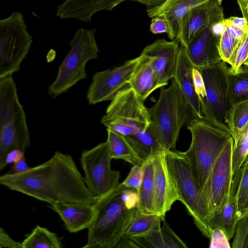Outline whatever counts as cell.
Here are the masks:
<instances>
[{
	"mask_svg": "<svg viewBox=\"0 0 248 248\" xmlns=\"http://www.w3.org/2000/svg\"><path fill=\"white\" fill-rule=\"evenodd\" d=\"M0 184L49 204L60 202L94 205L96 201L71 155L59 151L25 172L1 175Z\"/></svg>",
	"mask_w": 248,
	"mask_h": 248,
	"instance_id": "1",
	"label": "cell"
},
{
	"mask_svg": "<svg viewBox=\"0 0 248 248\" xmlns=\"http://www.w3.org/2000/svg\"><path fill=\"white\" fill-rule=\"evenodd\" d=\"M123 185L96 200L95 215L88 229L84 248H112L124 236L136 215L138 209L128 208L120 197Z\"/></svg>",
	"mask_w": 248,
	"mask_h": 248,
	"instance_id": "2",
	"label": "cell"
},
{
	"mask_svg": "<svg viewBox=\"0 0 248 248\" xmlns=\"http://www.w3.org/2000/svg\"><path fill=\"white\" fill-rule=\"evenodd\" d=\"M150 127L167 150H175L181 129L198 117L174 78L168 88H160L159 98L148 108Z\"/></svg>",
	"mask_w": 248,
	"mask_h": 248,
	"instance_id": "3",
	"label": "cell"
},
{
	"mask_svg": "<svg viewBox=\"0 0 248 248\" xmlns=\"http://www.w3.org/2000/svg\"><path fill=\"white\" fill-rule=\"evenodd\" d=\"M31 141L26 117L12 76L0 78V170L6 155L18 149L25 153Z\"/></svg>",
	"mask_w": 248,
	"mask_h": 248,
	"instance_id": "4",
	"label": "cell"
},
{
	"mask_svg": "<svg viewBox=\"0 0 248 248\" xmlns=\"http://www.w3.org/2000/svg\"><path fill=\"white\" fill-rule=\"evenodd\" d=\"M192 140L183 152L200 190L218 155L232 137L231 134L204 119L196 118L187 126Z\"/></svg>",
	"mask_w": 248,
	"mask_h": 248,
	"instance_id": "5",
	"label": "cell"
},
{
	"mask_svg": "<svg viewBox=\"0 0 248 248\" xmlns=\"http://www.w3.org/2000/svg\"><path fill=\"white\" fill-rule=\"evenodd\" d=\"M94 29L77 30L69 45L71 48L59 67L54 81L48 87L49 95L55 98L67 92L79 81L87 78L86 65L98 57L99 49Z\"/></svg>",
	"mask_w": 248,
	"mask_h": 248,
	"instance_id": "6",
	"label": "cell"
},
{
	"mask_svg": "<svg viewBox=\"0 0 248 248\" xmlns=\"http://www.w3.org/2000/svg\"><path fill=\"white\" fill-rule=\"evenodd\" d=\"M168 166L181 202L202 234L210 238L212 230L201 190L192 176L184 153L166 150Z\"/></svg>",
	"mask_w": 248,
	"mask_h": 248,
	"instance_id": "7",
	"label": "cell"
},
{
	"mask_svg": "<svg viewBox=\"0 0 248 248\" xmlns=\"http://www.w3.org/2000/svg\"><path fill=\"white\" fill-rule=\"evenodd\" d=\"M196 68L203 78L206 93L201 103L203 119L230 133L229 121L233 105L229 94V67L221 60Z\"/></svg>",
	"mask_w": 248,
	"mask_h": 248,
	"instance_id": "8",
	"label": "cell"
},
{
	"mask_svg": "<svg viewBox=\"0 0 248 248\" xmlns=\"http://www.w3.org/2000/svg\"><path fill=\"white\" fill-rule=\"evenodd\" d=\"M143 102L133 88H126L111 100L101 123L107 129L124 136L145 131L151 121Z\"/></svg>",
	"mask_w": 248,
	"mask_h": 248,
	"instance_id": "9",
	"label": "cell"
},
{
	"mask_svg": "<svg viewBox=\"0 0 248 248\" xmlns=\"http://www.w3.org/2000/svg\"><path fill=\"white\" fill-rule=\"evenodd\" d=\"M32 41L22 13L14 12L0 20V78L19 70Z\"/></svg>",
	"mask_w": 248,
	"mask_h": 248,
	"instance_id": "10",
	"label": "cell"
},
{
	"mask_svg": "<svg viewBox=\"0 0 248 248\" xmlns=\"http://www.w3.org/2000/svg\"><path fill=\"white\" fill-rule=\"evenodd\" d=\"M111 160L106 141L81 153L80 162L84 180L96 200L109 193L120 184V173L111 169Z\"/></svg>",
	"mask_w": 248,
	"mask_h": 248,
	"instance_id": "11",
	"label": "cell"
},
{
	"mask_svg": "<svg viewBox=\"0 0 248 248\" xmlns=\"http://www.w3.org/2000/svg\"><path fill=\"white\" fill-rule=\"evenodd\" d=\"M233 144L232 137L217 158L201 190L209 220L229 199L232 178V162Z\"/></svg>",
	"mask_w": 248,
	"mask_h": 248,
	"instance_id": "12",
	"label": "cell"
},
{
	"mask_svg": "<svg viewBox=\"0 0 248 248\" xmlns=\"http://www.w3.org/2000/svg\"><path fill=\"white\" fill-rule=\"evenodd\" d=\"M140 55L122 65L95 73L87 92L90 105L111 100L121 91L130 86L132 77L140 61Z\"/></svg>",
	"mask_w": 248,
	"mask_h": 248,
	"instance_id": "13",
	"label": "cell"
},
{
	"mask_svg": "<svg viewBox=\"0 0 248 248\" xmlns=\"http://www.w3.org/2000/svg\"><path fill=\"white\" fill-rule=\"evenodd\" d=\"M180 45L178 37L171 41L159 38L145 46L140 53L149 58L160 88L174 78Z\"/></svg>",
	"mask_w": 248,
	"mask_h": 248,
	"instance_id": "14",
	"label": "cell"
},
{
	"mask_svg": "<svg viewBox=\"0 0 248 248\" xmlns=\"http://www.w3.org/2000/svg\"><path fill=\"white\" fill-rule=\"evenodd\" d=\"M225 19L222 0H210L192 9L182 17L179 35L185 47L206 28Z\"/></svg>",
	"mask_w": 248,
	"mask_h": 248,
	"instance_id": "15",
	"label": "cell"
},
{
	"mask_svg": "<svg viewBox=\"0 0 248 248\" xmlns=\"http://www.w3.org/2000/svg\"><path fill=\"white\" fill-rule=\"evenodd\" d=\"M155 183V213L164 219L166 213L176 201H180L175 184L169 170L166 149L153 158Z\"/></svg>",
	"mask_w": 248,
	"mask_h": 248,
	"instance_id": "16",
	"label": "cell"
},
{
	"mask_svg": "<svg viewBox=\"0 0 248 248\" xmlns=\"http://www.w3.org/2000/svg\"><path fill=\"white\" fill-rule=\"evenodd\" d=\"M163 222L162 226L145 235L135 237L123 236L116 248H187L186 243L165 220Z\"/></svg>",
	"mask_w": 248,
	"mask_h": 248,
	"instance_id": "17",
	"label": "cell"
},
{
	"mask_svg": "<svg viewBox=\"0 0 248 248\" xmlns=\"http://www.w3.org/2000/svg\"><path fill=\"white\" fill-rule=\"evenodd\" d=\"M210 0H167L159 7L147 9L150 18L161 17L167 22L169 39L173 40L180 34L181 23L184 16L192 9Z\"/></svg>",
	"mask_w": 248,
	"mask_h": 248,
	"instance_id": "18",
	"label": "cell"
},
{
	"mask_svg": "<svg viewBox=\"0 0 248 248\" xmlns=\"http://www.w3.org/2000/svg\"><path fill=\"white\" fill-rule=\"evenodd\" d=\"M126 0H65L59 5L56 16L62 19L74 18L91 21L93 16L101 11H111Z\"/></svg>",
	"mask_w": 248,
	"mask_h": 248,
	"instance_id": "19",
	"label": "cell"
},
{
	"mask_svg": "<svg viewBox=\"0 0 248 248\" xmlns=\"http://www.w3.org/2000/svg\"><path fill=\"white\" fill-rule=\"evenodd\" d=\"M63 221L66 230L76 233L88 229L95 215L93 205L80 203L56 202L49 204Z\"/></svg>",
	"mask_w": 248,
	"mask_h": 248,
	"instance_id": "20",
	"label": "cell"
},
{
	"mask_svg": "<svg viewBox=\"0 0 248 248\" xmlns=\"http://www.w3.org/2000/svg\"><path fill=\"white\" fill-rule=\"evenodd\" d=\"M219 39L210 28H206L186 46L195 68L209 66L221 61L218 48Z\"/></svg>",
	"mask_w": 248,
	"mask_h": 248,
	"instance_id": "21",
	"label": "cell"
},
{
	"mask_svg": "<svg viewBox=\"0 0 248 248\" xmlns=\"http://www.w3.org/2000/svg\"><path fill=\"white\" fill-rule=\"evenodd\" d=\"M195 67L190 60L186 48L180 44L177 63L174 78L187 102L199 118L203 119L200 99L194 85L192 70Z\"/></svg>",
	"mask_w": 248,
	"mask_h": 248,
	"instance_id": "22",
	"label": "cell"
},
{
	"mask_svg": "<svg viewBox=\"0 0 248 248\" xmlns=\"http://www.w3.org/2000/svg\"><path fill=\"white\" fill-rule=\"evenodd\" d=\"M140 55V61L129 85L144 102L153 92L159 87L149 58L143 54Z\"/></svg>",
	"mask_w": 248,
	"mask_h": 248,
	"instance_id": "23",
	"label": "cell"
},
{
	"mask_svg": "<svg viewBox=\"0 0 248 248\" xmlns=\"http://www.w3.org/2000/svg\"><path fill=\"white\" fill-rule=\"evenodd\" d=\"M107 143L110 158L124 160L133 166L142 165L144 161L139 156L125 136L107 129Z\"/></svg>",
	"mask_w": 248,
	"mask_h": 248,
	"instance_id": "24",
	"label": "cell"
},
{
	"mask_svg": "<svg viewBox=\"0 0 248 248\" xmlns=\"http://www.w3.org/2000/svg\"><path fill=\"white\" fill-rule=\"evenodd\" d=\"M142 167L143 178L137 190L139 198L138 209L143 214H154L155 192L153 158L144 161Z\"/></svg>",
	"mask_w": 248,
	"mask_h": 248,
	"instance_id": "25",
	"label": "cell"
},
{
	"mask_svg": "<svg viewBox=\"0 0 248 248\" xmlns=\"http://www.w3.org/2000/svg\"><path fill=\"white\" fill-rule=\"evenodd\" d=\"M229 201L236 202L240 218L248 211V155L232 177Z\"/></svg>",
	"mask_w": 248,
	"mask_h": 248,
	"instance_id": "26",
	"label": "cell"
},
{
	"mask_svg": "<svg viewBox=\"0 0 248 248\" xmlns=\"http://www.w3.org/2000/svg\"><path fill=\"white\" fill-rule=\"evenodd\" d=\"M125 137L144 161L153 158L162 149H165L150 125L145 131Z\"/></svg>",
	"mask_w": 248,
	"mask_h": 248,
	"instance_id": "27",
	"label": "cell"
},
{
	"mask_svg": "<svg viewBox=\"0 0 248 248\" xmlns=\"http://www.w3.org/2000/svg\"><path fill=\"white\" fill-rule=\"evenodd\" d=\"M240 217L234 201H228L217 210L209 220V225L213 231L221 230L230 241L233 237L236 224Z\"/></svg>",
	"mask_w": 248,
	"mask_h": 248,
	"instance_id": "28",
	"label": "cell"
},
{
	"mask_svg": "<svg viewBox=\"0 0 248 248\" xmlns=\"http://www.w3.org/2000/svg\"><path fill=\"white\" fill-rule=\"evenodd\" d=\"M23 248H61L62 238L47 229L37 225L25 235L21 242Z\"/></svg>",
	"mask_w": 248,
	"mask_h": 248,
	"instance_id": "29",
	"label": "cell"
},
{
	"mask_svg": "<svg viewBox=\"0 0 248 248\" xmlns=\"http://www.w3.org/2000/svg\"><path fill=\"white\" fill-rule=\"evenodd\" d=\"M164 219L156 214H143L139 210L124 236L135 237L145 235L161 227Z\"/></svg>",
	"mask_w": 248,
	"mask_h": 248,
	"instance_id": "30",
	"label": "cell"
},
{
	"mask_svg": "<svg viewBox=\"0 0 248 248\" xmlns=\"http://www.w3.org/2000/svg\"><path fill=\"white\" fill-rule=\"evenodd\" d=\"M228 87L232 105L248 100V66L242 65L236 74L229 73Z\"/></svg>",
	"mask_w": 248,
	"mask_h": 248,
	"instance_id": "31",
	"label": "cell"
},
{
	"mask_svg": "<svg viewBox=\"0 0 248 248\" xmlns=\"http://www.w3.org/2000/svg\"><path fill=\"white\" fill-rule=\"evenodd\" d=\"M248 125V100L233 104L230 111L229 127L234 143Z\"/></svg>",
	"mask_w": 248,
	"mask_h": 248,
	"instance_id": "32",
	"label": "cell"
},
{
	"mask_svg": "<svg viewBox=\"0 0 248 248\" xmlns=\"http://www.w3.org/2000/svg\"><path fill=\"white\" fill-rule=\"evenodd\" d=\"M248 155V125L233 144L232 162V177L236 173Z\"/></svg>",
	"mask_w": 248,
	"mask_h": 248,
	"instance_id": "33",
	"label": "cell"
},
{
	"mask_svg": "<svg viewBox=\"0 0 248 248\" xmlns=\"http://www.w3.org/2000/svg\"><path fill=\"white\" fill-rule=\"evenodd\" d=\"M240 40L233 37L225 29L221 35L218 43V51L222 61L230 64Z\"/></svg>",
	"mask_w": 248,
	"mask_h": 248,
	"instance_id": "34",
	"label": "cell"
},
{
	"mask_svg": "<svg viewBox=\"0 0 248 248\" xmlns=\"http://www.w3.org/2000/svg\"><path fill=\"white\" fill-rule=\"evenodd\" d=\"M248 59V31L240 39L233 55L229 73L236 74Z\"/></svg>",
	"mask_w": 248,
	"mask_h": 248,
	"instance_id": "35",
	"label": "cell"
},
{
	"mask_svg": "<svg viewBox=\"0 0 248 248\" xmlns=\"http://www.w3.org/2000/svg\"><path fill=\"white\" fill-rule=\"evenodd\" d=\"M248 235V211L237 222L232 247L243 248Z\"/></svg>",
	"mask_w": 248,
	"mask_h": 248,
	"instance_id": "36",
	"label": "cell"
},
{
	"mask_svg": "<svg viewBox=\"0 0 248 248\" xmlns=\"http://www.w3.org/2000/svg\"><path fill=\"white\" fill-rule=\"evenodd\" d=\"M143 175L142 165H134L126 178L121 184L124 186L137 190L140 186Z\"/></svg>",
	"mask_w": 248,
	"mask_h": 248,
	"instance_id": "37",
	"label": "cell"
},
{
	"mask_svg": "<svg viewBox=\"0 0 248 248\" xmlns=\"http://www.w3.org/2000/svg\"><path fill=\"white\" fill-rule=\"evenodd\" d=\"M210 239V248H230L231 247L227 236L220 229H213Z\"/></svg>",
	"mask_w": 248,
	"mask_h": 248,
	"instance_id": "38",
	"label": "cell"
},
{
	"mask_svg": "<svg viewBox=\"0 0 248 248\" xmlns=\"http://www.w3.org/2000/svg\"><path fill=\"white\" fill-rule=\"evenodd\" d=\"M192 76L195 90L201 104L204 100L206 96L204 80L201 73L195 67H194L192 70Z\"/></svg>",
	"mask_w": 248,
	"mask_h": 248,
	"instance_id": "39",
	"label": "cell"
},
{
	"mask_svg": "<svg viewBox=\"0 0 248 248\" xmlns=\"http://www.w3.org/2000/svg\"><path fill=\"white\" fill-rule=\"evenodd\" d=\"M150 31L153 34L168 33L169 28L167 21L161 17L152 18L150 26Z\"/></svg>",
	"mask_w": 248,
	"mask_h": 248,
	"instance_id": "40",
	"label": "cell"
},
{
	"mask_svg": "<svg viewBox=\"0 0 248 248\" xmlns=\"http://www.w3.org/2000/svg\"><path fill=\"white\" fill-rule=\"evenodd\" d=\"M0 248H23L21 243L14 240L5 230L0 228Z\"/></svg>",
	"mask_w": 248,
	"mask_h": 248,
	"instance_id": "41",
	"label": "cell"
},
{
	"mask_svg": "<svg viewBox=\"0 0 248 248\" xmlns=\"http://www.w3.org/2000/svg\"><path fill=\"white\" fill-rule=\"evenodd\" d=\"M24 154L18 149H14L9 152L5 157L4 164V169L8 165L13 164L20 160L24 156Z\"/></svg>",
	"mask_w": 248,
	"mask_h": 248,
	"instance_id": "42",
	"label": "cell"
},
{
	"mask_svg": "<svg viewBox=\"0 0 248 248\" xmlns=\"http://www.w3.org/2000/svg\"><path fill=\"white\" fill-rule=\"evenodd\" d=\"M226 30L234 38L240 40L247 32L230 22L227 18L224 20Z\"/></svg>",
	"mask_w": 248,
	"mask_h": 248,
	"instance_id": "43",
	"label": "cell"
},
{
	"mask_svg": "<svg viewBox=\"0 0 248 248\" xmlns=\"http://www.w3.org/2000/svg\"><path fill=\"white\" fill-rule=\"evenodd\" d=\"M30 168L24 156L20 160L13 164L11 169L8 173L10 174L21 173L26 171Z\"/></svg>",
	"mask_w": 248,
	"mask_h": 248,
	"instance_id": "44",
	"label": "cell"
},
{
	"mask_svg": "<svg viewBox=\"0 0 248 248\" xmlns=\"http://www.w3.org/2000/svg\"><path fill=\"white\" fill-rule=\"evenodd\" d=\"M227 19L230 22L236 27L246 31H248V23L244 17L231 16Z\"/></svg>",
	"mask_w": 248,
	"mask_h": 248,
	"instance_id": "45",
	"label": "cell"
},
{
	"mask_svg": "<svg viewBox=\"0 0 248 248\" xmlns=\"http://www.w3.org/2000/svg\"><path fill=\"white\" fill-rule=\"evenodd\" d=\"M167 0H126V1H135L144 5L147 9L159 7L163 5Z\"/></svg>",
	"mask_w": 248,
	"mask_h": 248,
	"instance_id": "46",
	"label": "cell"
},
{
	"mask_svg": "<svg viewBox=\"0 0 248 248\" xmlns=\"http://www.w3.org/2000/svg\"><path fill=\"white\" fill-rule=\"evenodd\" d=\"M224 20L215 24L210 28L213 34L218 38H220L226 29Z\"/></svg>",
	"mask_w": 248,
	"mask_h": 248,
	"instance_id": "47",
	"label": "cell"
},
{
	"mask_svg": "<svg viewBox=\"0 0 248 248\" xmlns=\"http://www.w3.org/2000/svg\"><path fill=\"white\" fill-rule=\"evenodd\" d=\"M243 248H248V235L245 242Z\"/></svg>",
	"mask_w": 248,
	"mask_h": 248,
	"instance_id": "48",
	"label": "cell"
}]
</instances>
